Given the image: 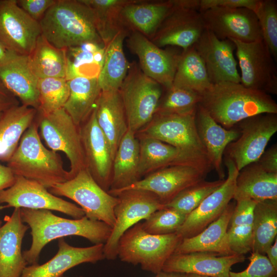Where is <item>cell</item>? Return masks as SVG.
Returning <instances> with one entry per match:
<instances>
[{"label": "cell", "instance_id": "6da1fadb", "mask_svg": "<svg viewBox=\"0 0 277 277\" xmlns=\"http://www.w3.org/2000/svg\"><path fill=\"white\" fill-rule=\"evenodd\" d=\"M23 223L31 228L32 244L23 252L28 264L38 263L43 248L52 240L69 235L87 239L94 244H105L112 228L98 221L91 220L85 215L78 219H68L53 214L50 210L21 208Z\"/></svg>", "mask_w": 277, "mask_h": 277}, {"label": "cell", "instance_id": "7a4b0ae2", "mask_svg": "<svg viewBox=\"0 0 277 277\" xmlns=\"http://www.w3.org/2000/svg\"><path fill=\"white\" fill-rule=\"evenodd\" d=\"M199 104L228 129L256 115L277 113V104L270 94L238 83L212 84L200 94Z\"/></svg>", "mask_w": 277, "mask_h": 277}, {"label": "cell", "instance_id": "3957f363", "mask_svg": "<svg viewBox=\"0 0 277 277\" xmlns=\"http://www.w3.org/2000/svg\"><path fill=\"white\" fill-rule=\"evenodd\" d=\"M39 23L41 35L58 48L89 42L104 44L94 13L82 0H56Z\"/></svg>", "mask_w": 277, "mask_h": 277}, {"label": "cell", "instance_id": "277c9868", "mask_svg": "<svg viewBox=\"0 0 277 277\" xmlns=\"http://www.w3.org/2000/svg\"><path fill=\"white\" fill-rule=\"evenodd\" d=\"M7 163L15 175L35 181L47 189L71 179L61 156L43 144L35 118Z\"/></svg>", "mask_w": 277, "mask_h": 277}, {"label": "cell", "instance_id": "5b68a950", "mask_svg": "<svg viewBox=\"0 0 277 277\" xmlns=\"http://www.w3.org/2000/svg\"><path fill=\"white\" fill-rule=\"evenodd\" d=\"M195 113L156 114L137 132L139 135L153 137L173 146L179 152L180 165L194 167L207 174L212 167L199 135Z\"/></svg>", "mask_w": 277, "mask_h": 277}, {"label": "cell", "instance_id": "8992f818", "mask_svg": "<svg viewBox=\"0 0 277 277\" xmlns=\"http://www.w3.org/2000/svg\"><path fill=\"white\" fill-rule=\"evenodd\" d=\"M176 232L165 235L148 233L139 222L121 237L117 258L123 262L140 264L142 269L157 274L182 240Z\"/></svg>", "mask_w": 277, "mask_h": 277}, {"label": "cell", "instance_id": "52a82bcc", "mask_svg": "<svg viewBox=\"0 0 277 277\" xmlns=\"http://www.w3.org/2000/svg\"><path fill=\"white\" fill-rule=\"evenodd\" d=\"M162 87L136 64L130 65L119 89L129 129L136 133L151 122L162 97Z\"/></svg>", "mask_w": 277, "mask_h": 277}, {"label": "cell", "instance_id": "ba28073f", "mask_svg": "<svg viewBox=\"0 0 277 277\" xmlns=\"http://www.w3.org/2000/svg\"><path fill=\"white\" fill-rule=\"evenodd\" d=\"M49 191L56 196H65L75 202L88 219L103 222L113 228L115 222L114 208L118 199L103 189L87 168L72 179L53 186Z\"/></svg>", "mask_w": 277, "mask_h": 277}, {"label": "cell", "instance_id": "9c48e42d", "mask_svg": "<svg viewBox=\"0 0 277 277\" xmlns=\"http://www.w3.org/2000/svg\"><path fill=\"white\" fill-rule=\"evenodd\" d=\"M35 119L48 147L55 152H64L68 159L71 179L86 168L79 127L64 108L48 114L37 111Z\"/></svg>", "mask_w": 277, "mask_h": 277}, {"label": "cell", "instance_id": "30bf717a", "mask_svg": "<svg viewBox=\"0 0 277 277\" xmlns=\"http://www.w3.org/2000/svg\"><path fill=\"white\" fill-rule=\"evenodd\" d=\"M113 195L118 197V202L114 208L115 224L104 245L105 259L108 260L117 258L119 240L127 230L154 211L165 207L156 195L143 190H125Z\"/></svg>", "mask_w": 277, "mask_h": 277}, {"label": "cell", "instance_id": "8fae6325", "mask_svg": "<svg viewBox=\"0 0 277 277\" xmlns=\"http://www.w3.org/2000/svg\"><path fill=\"white\" fill-rule=\"evenodd\" d=\"M235 44L241 70V83L245 87L268 94L277 93L275 60L263 40L246 43L230 39Z\"/></svg>", "mask_w": 277, "mask_h": 277}, {"label": "cell", "instance_id": "7c38bea8", "mask_svg": "<svg viewBox=\"0 0 277 277\" xmlns=\"http://www.w3.org/2000/svg\"><path fill=\"white\" fill-rule=\"evenodd\" d=\"M240 135L228 146L229 158L240 171L246 166L256 162L277 131V116L264 113L248 117L239 123Z\"/></svg>", "mask_w": 277, "mask_h": 277}, {"label": "cell", "instance_id": "4fadbf2b", "mask_svg": "<svg viewBox=\"0 0 277 277\" xmlns=\"http://www.w3.org/2000/svg\"><path fill=\"white\" fill-rule=\"evenodd\" d=\"M4 203L14 208L57 211L75 219L85 215L81 207L52 194L41 184L20 176L15 175L14 184L0 191V205Z\"/></svg>", "mask_w": 277, "mask_h": 277}, {"label": "cell", "instance_id": "5bb4252c", "mask_svg": "<svg viewBox=\"0 0 277 277\" xmlns=\"http://www.w3.org/2000/svg\"><path fill=\"white\" fill-rule=\"evenodd\" d=\"M41 29L17 4V0H0V43L9 51L29 55Z\"/></svg>", "mask_w": 277, "mask_h": 277}, {"label": "cell", "instance_id": "9a60e30c", "mask_svg": "<svg viewBox=\"0 0 277 277\" xmlns=\"http://www.w3.org/2000/svg\"><path fill=\"white\" fill-rule=\"evenodd\" d=\"M201 13L206 28L220 39L246 43L263 40L258 18L250 9L213 7Z\"/></svg>", "mask_w": 277, "mask_h": 277}, {"label": "cell", "instance_id": "2e32d148", "mask_svg": "<svg viewBox=\"0 0 277 277\" xmlns=\"http://www.w3.org/2000/svg\"><path fill=\"white\" fill-rule=\"evenodd\" d=\"M207 174L189 165H173L146 175L131 185L110 194L128 189L150 192L166 205L184 189L205 180Z\"/></svg>", "mask_w": 277, "mask_h": 277}, {"label": "cell", "instance_id": "e0dca14e", "mask_svg": "<svg viewBox=\"0 0 277 277\" xmlns=\"http://www.w3.org/2000/svg\"><path fill=\"white\" fill-rule=\"evenodd\" d=\"M225 164L228 171L226 179L187 216L176 232L182 239L190 238L201 232L222 214L233 199L239 171L231 159L227 158Z\"/></svg>", "mask_w": 277, "mask_h": 277}, {"label": "cell", "instance_id": "ac0fdd59", "mask_svg": "<svg viewBox=\"0 0 277 277\" xmlns=\"http://www.w3.org/2000/svg\"><path fill=\"white\" fill-rule=\"evenodd\" d=\"M79 127L86 168L95 182L108 192L114 156L109 142L97 123L94 110Z\"/></svg>", "mask_w": 277, "mask_h": 277}, {"label": "cell", "instance_id": "d6986e66", "mask_svg": "<svg viewBox=\"0 0 277 277\" xmlns=\"http://www.w3.org/2000/svg\"><path fill=\"white\" fill-rule=\"evenodd\" d=\"M205 29L199 11L173 5L150 41L161 48L175 46L184 50L193 46Z\"/></svg>", "mask_w": 277, "mask_h": 277}, {"label": "cell", "instance_id": "ffe728a7", "mask_svg": "<svg viewBox=\"0 0 277 277\" xmlns=\"http://www.w3.org/2000/svg\"><path fill=\"white\" fill-rule=\"evenodd\" d=\"M193 47L205 64L211 84L241 83L233 54L235 46L230 39H220L206 28Z\"/></svg>", "mask_w": 277, "mask_h": 277}, {"label": "cell", "instance_id": "44dd1931", "mask_svg": "<svg viewBox=\"0 0 277 277\" xmlns=\"http://www.w3.org/2000/svg\"><path fill=\"white\" fill-rule=\"evenodd\" d=\"M130 51L138 57L140 67L147 76L166 89L172 85L180 54L163 49L135 31H131L127 40Z\"/></svg>", "mask_w": 277, "mask_h": 277}, {"label": "cell", "instance_id": "7402d4cb", "mask_svg": "<svg viewBox=\"0 0 277 277\" xmlns=\"http://www.w3.org/2000/svg\"><path fill=\"white\" fill-rule=\"evenodd\" d=\"M244 255H221L208 252L172 254L164 264L162 271L193 274L209 277H229L231 267L243 262Z\"/></svg>", "mask_w": 277, "mask_h": 277}, {"label": "cell", "instance_id": "603a6c76", "mask_svg": "<svg viewBox=\"0 0 277 277\" xmlns=\"http://www.w3.org/2000/svg\"><path fill=\"white\" fill-rule=\"evenodd\" d=\"M104 244L76 247L59 239L56 254L45 263L27 266L20 277H61L69 269L86 263H95L105 259Z\"/></svg>", "mask_w": 277, "mask_h": 277}, {"label": "cell", "instance_id": "cb8c5ba5", "mask_svg": "<svg viewBox=\"0 0 277 277\" xmlns=\"http://www.w3.org/2000/svg\"><path fill=\"white\" fill-rule=\"evenodd\" d=\"M0 80L22 105L38 109V78L30 68L28 55L10 51L0 63Z\"/></svg>", "mask_w": 277, "mask_h": 277}, {"label": "cell", "instance_id": "d4e9b609", "mask_svg": "<svg viewBox=\"0 0 277 277\" xmlns=\"http://www.w3.org/2000/svg\"><path fill=\"white\" fill-rule=\"evenodd\" d=\"M4 221L0 227V277H20L28 265L21 248L29 227L23 222L19 208L6 215Z\"/></svg>", "mask_w": 277, "mask_h": 277}, {"label": "cell", "instance_id": "484cf974", "mask_svg": "<svg viewBox=\"0 0 277 277\" xmlns=\"http://www.w3.org/2000/svg\"><path fill=\"white\" fill-rule=\"evenodd\" d=\"M195 118L199 137L212 169L215 170L220 180H224L223 155L226 147L240 136V131L224 128L200 104L196 107Z\"/></svg>", "mask_w": 277, "mask_h": 277}, {"label": "cell", "instance_id": "4316f807", "mask_svg": "<svg viewBox=\"0 0 277 277\" xmlns=\"http://www.w3.org/2000/svg\"><path fill=\"white\" fill-rule=\"evenodd\" d=\"M173 7L172 0H131L122 8L121 18L129 31H137L150 39Z\"/></svg>", "mask_w": 277, "mask_h": 277}, {"label": "cell", "instance_id": "83f0119b", "mask_svg": "<svg viewBox=\"0 0 277 277\" xmlns=\"http://www.w3.org/2000/svg\"><path fill=\"white\" fill-rule=\"evenodd\" d=\"M235 205L229 203L222 214L199 233L182 239L174 253L208 252L233 254L228 244L227 231Z\"/></svg>", "mask_w": 277, "mask_h": 277}, {"label": "cell", "instance_id": "f1b7e54d", "mask_svg": "<svg viewBox=\"0 0 277 277\" xmlns=\"http://www.w3.org/2000/svg\"><path fill=\"white\" fill-rule=\"evenodd\" d=\"M94 111L97 123L107 139L114 156L122 138L128 129L119 90L102 91Z\"/></svg>", "mask_w": 277, "mask_h": 277}, {"label": "cell", "instance_id": "f546056e", "mask_svg": "<svg viewBox=\"0 0 277 277\" xmlns=\"http://www.w3.org/2000/svg\"><path fill=\"white\" fill-rule=\"evenodd\" d=\"M135 133L128 128L115 153L109 193L125 188L141 179L138 174L140 145Z\"/></svg>", "mask_w": 277, "mask_h": 277}, {"label": "cell", "instance_id": "4dcf8cb0", "mask_svg": "<svg viewBox=\"0 0 277 277\" xmlns=\"http://www.w3.org/2000/svg\"><path fill=\"white\" fill-rule=\"evenodd\" d=\"M233 199L277 200V173L266 172L256 162L246 166L239 172Z\"/></svg>", "mask_w": 277, "mask_h": 277}, {"label": "cell", "instance_id": "1f68e13d", "mask_svg": "<svg viewBox=\"0 0 277 277\" xmlns=\"http://www.w3.org/2000/svg\"><path fill=\"white\" fill-rule=\"evenodd\" d=\"M36 114V109L21 104L11 108L1 117L0 161L8 163Z\"/></svg>", "mask_w": 277, "mask_h": 277}, {"label": "cell", "instance_id": "d6a6232c", "mask_svg": "<svg viewBox=\"0 0 277 277\" xmlns=\"http://www.w3.org/2000/svg\"><path fill=\"white\" fill-rule=\"evenodd\" d=\"M68 84L69 94L63 108L80 127L92 113L102 91L97 78L77 77Z\"/></svg>", "mask_w": 277, "mask_h": 277}, {"label": "cell", "instance_id": "836d02e7", "mask_svg": "<svg viewBox=\"0 0 277 277\" xmlns=\"http://www.w3.org/2000/svg\"><path fill=\"white\" fill-rule=\"evenodd\" d=\"M130 33L124 30L119 32L105 46L103 64L98 76L102 91L119 90L129 68L123 50L124 39Z\"/></svg>", "mask_w": 277, "mask_h": 277}, {"label": "cell", "instance_id": "e575fe53", "mask_svg": "<svg viewBox=\"0 0 277 277\" xmlns=\"http://www.w3.org/2000/svg\"><path fill=\"white\" fill-rule=\"evenodd\" d=\"M256 203L249 199L236 201L227 231L228 244L233 254L244 255L252 251Z\"/></svg>", "mask_w": 277, "mask_h": 277}, {"label": "cell", "instance_id": "d590c367", "mask_svg": "<svg viewBox=\"0 0 277 277\" xmlns=\"http://www.w3.org/2000/svg\"><path fill=\"white\" fill-rule=\"evenodd\" d=\"M104 44L89 42L67 49L68 81L77 77L98 78L105 55Z\"/></svg>", "mask_w": 277, "mask_h": 277}, {"label": "cell", "instance_id": "8d00e7d4", "mask_svg": "<svg viewBox=\"0 0 277 277\" xmlns=\"http://www.w3.org/2000/svg\"><path fill=\"white\" fill-rule=\"evenodd\" d=\"M67 49L58 48L48 42L42 35L28 55L30 68L38 78H65L67 71Z\"/></svg>", "mask_w": 277, "mask_h": 277}, {"label": "cell", "instance_id": "74e56055", "mask_svg": "<svg viewBox=\"0 0 277 277\" xmlns=\"http://www.w3.org/2000/svg\"><path fill=\"white\" fill-rule=\"evenodd\" d=\"M211 84L205 64L193 46L183 50L179 57L172 86L200 95Z\"/></svg>", "mask_w": 277, "mask_h": 277}, {"label": "cell", "instance_id": "f35d334b", "mask_svg": "<svg viewBox=\"0 0 277 277\" xmlns=\"http://www.w3.org/2000/svg\"><path fill=\"white\" fill-rule=\"evenodd\" d=\"M138 141L140 177L169 166L180 165L179 152L173 146L158 139L142 135H139Z\"/></svg>", "mask_w": 277, "mask_h": 277}, {"label": "cell", "instance_id": "ab89813d", "mask_svg": "<svg viewBox=\"0 0 277 277\" xmlns=\"http://www.w3.org/2000/svg\"><path fill=\"white\" fill-rule=\"evenodd\" d=\"M253 217L252 252L265 255L277 238V200L256 202Z\"/></svg>", "mask_w": 277, "mask_h": 277}, {"label": "cell", "instance_id": "60d3db41", "mask_svg": "<svg viewBox=\"0 0 277 277\" xmlns=\"http://www.w3.org/2000/svg\"><path fill=\"white\" fill-rule=\"evenodd\" d=\"M82 1L93 11L98 32L105 46L119 32L129 30L122 22L121 13L123 7L131 0Z\"/></svg>", "mask_w": 277, "mask_h": 277}, {"label": "cell", "instance_id": "b9f144b4", "mask_svg": "<svg viewBox=\"0 0 277 277\" xmlns=\"http://www.w3.org/2000/svg\"><path fill=\"white\" fill-rule=\"evenodd\" d=\"M37 90L39 106L37 111L44 114L63 108L69 94L68 81L62 77L38 79Z\"/></svg>", "mask_w": 277, "mask_h": 277}, {"label": "cell", "instance_id": "7bdbcfd3", "mask_svg": "<svg viewBox=\"0 0 277 277\" xmlns=\"http://www.w3.org/2000/svg\"><path fill=\"white\" fill-rule=\"evenodd\" d=\"M161 97L156 114H186L193 113L200 101V95L192 90L171 86Z\"/></svg>", "mask_w": 277, "mask_h": 277}, {"label": "cell", "instance_id": "ee69618b", "mask_svg": "<svg viewBox=\"0 0 277 277\" xmlns=\"http://www.w3.org/2000/svg\"><path fill=\"white\" fill-rule=\"evenodd\" d=\"M224 181L225 179L214 181H202L183 190L165 206L187 216Z\"/></svg>", "mask_w": 277, "mask_h": 277}, {"label": "cell", "instance_id": "f6af8a7d", "mask_svg": "<svg viewBox=\"0 0 277 277\" xmlns=\"http://www.w3.org/2000/svg\"><path fill=\"white\" fill-rule=\"evenodd\" d=\"M260 24L263 40L275 62L277 60V1L259 0L254 11Z\"/></svg>", "mask_w": 277, "mask_h": 277}, {"label": "cell", "instance_id": "bcb514c9", "mask_svg": "<svg viewBox=\"0 0 277 277\" xmlns=\"http://www.w3.org/2000/svg\"><path fill=\"white\" fill-rule=\"evenodd\" d=\"M187 215L171 208L165 207L151 214L141 223L146 232L165 235L176 232L184 223Z\"/></svg>", "mask_w": 277, "mask_h": 277}, {"label": "cell", "instance_id": "7dc6e473", "mask_svg": "<svg viewBox=\"0 0 277 277\" xmlns=\"http://www.w3.org/2000/svg\"><path fill=\"white\" fill-rule=\"evenodd\" d=\"M249 260L246 269L241 272L230 271L229 277H277V269L264 254L252 252Z\"/></svg>", "mask_w": 277, "mask_h": 277}, {"label": "cell", "instance_id": "c3c4849f", "mask_svg": "<svg viewBox=\"0 0 277 277\" xmlns=\"http://www.w3.org/2000/svg\"><path fill=\"white\" fill-rule=\"evenodd\" d=\"M259 0H200L199 11L202 12L213 7L227 8H245L254 12Z\"/></svg>", "mask_w": 277, "mask_h": 277}, {"label": "cell", "instance_id": "681fc988", "mask_svg": "<svg viewBox=\"0 0 277 277\" xmlns=\"http://www.w3.org/2000/svg\"><path fill=\"white\" fill-rule=\"evenodd\" d=\"M56 0H17L18 5L32 19L39 22Z\"/></svg>", "mask_w": 277, "mask_h": 277}, {"label": "cell", "instance_id": "f907efd6", "mask_svg": "<svg viewBox=\"0 0 277 277\" xmlns=\"http://www.w3.org/2000/svg\"><path fill=\"white\" fill-rule=\"evenodd\" d=\"M256 162L266 172L277 173L276 145L265 151Z\"/></svg>", "mask_w": 277, "mask_h": 277}, {"label": "cell", "instance_id": "816d5d0a", "mask_svg": "<svg viewBox=\"0 0 277 277\" xmlns=\"http://www.w3.org/2000/svg\"><path fill=\"white\" fill-rule=\"evenodd\" d=\"M19 105V100L0 80V119L10 109Z\"/></svg>", "mask_w": 277, "mask_h": 277}, {"label": "cell", "instance_id": "f5cc1de1", "mask_svg": "<svg viewBox=\"0 0 277 277\" xmlns=\"http://www.w3.org/2000/svg\"><path fill=\"white\" fill-rule=\"evenodd\" d=\"M15 181V175L7 166L0 164V191L11 187Z\"/></svg>", "mask_w": 277, "mask_h": 277}, {"label": "cell", "instance_id": "db71d44e", "mask_svg": "<svg viewBox=\"0 0 277 277\" xmlns=\"http://www.w3.org/2000/svg\"><path fill=\"white\" fill-rule=\"evenodd\" d=\"M265 254L273 267L277 269V238L272 245L266 250Z\"/></svg>", "mask_w": 277, "mask_h": 277}, {"label": "cell", "instance_id": "11a10c76", "mask_svg": "<svg viewBox=\"0 0 277 277\" xmlns=\"http://www.w3.org/2000/svg\"><path fill=\"white\" fill-rule=\"evenodd\" d=\"M10 52L0 43V63L7 56Z\"/></svg>", "mask_w": 277, "mask_h": 277}, {"label": "cell", "instance_id": "9f6ffc18", "mask_svg": "<svg viewBox=\"0 0 277 277\" xmlns=\"http://www.w3.org/2000/svg\"><path fill=\"white\" fill-rule=\"evenodd\" d=\"M168 277H186V274L175 273V272H167Z\"/></svg>", "mask_w": 277, "mask_h": 277}, {"label": "cell", "instance_id": "6f0895ef", "mask_svg": "<svg viewBox=\"0 0 277 277\" xmlns=\"http://www.w3.org/2000/svg\"><path fill=\"white\" fill-rule=\"evenodd\" d=\"M155 277H168V273L162 271L156 274Z\"/></svg>", "mask_w": 277, "mask_h": 277}, {"label": "cell", "instance_id": "680465c9", "mask_svg": "<svg viewBox=\"0 0 277 277\" xmlns=\"http://www.w3.org/2000/svg\"><path fill=\"white\" fill-rule=\"evenodd\" d=\"M186 277H209L207 276L199 275L193 274H186Z\"/></svg>", "mask_w": 277, "mask_h": 277}, {"label": "cell", "instance_id": "91938a15", "mask_svg": "<svg viewBox=\"0 0 277 277\" xmlns=\"http://www.w3.org/2000/svg\"><path fill=\"white\" fill-rule=\"evenodd\" d=\"M8 208V206L7 205H0V211L5 209V208ZM2 224V221L0 220V227L1 226V225Z\"/></svg>", "mask_w": 277, "mask_h": 277}, {"label": "cell", "instance_id": "94428289", "mask_svg": "<svg viewBox=\"0 0 277 277\" xmlns=\"http://www.w3.org/2000/svg\"><path fill=\"white\" fill-rule=\"evenodd\" d=\"M61 277H67V276H64L63 275V276H62ZM78 277H83V276H78Z\"/></svg>", "mask_w": 277, "mask_h": 277}]
</instances>
